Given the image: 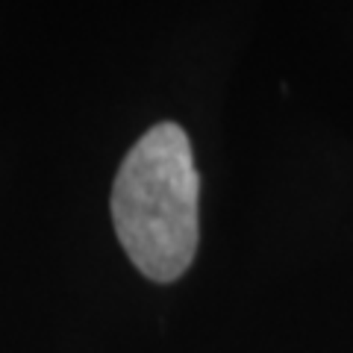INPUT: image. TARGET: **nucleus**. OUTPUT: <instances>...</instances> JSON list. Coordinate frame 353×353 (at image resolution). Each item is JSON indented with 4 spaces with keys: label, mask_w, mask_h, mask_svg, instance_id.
Here are the masks:
<instances>
[{
    "label": "nucleus",
    "mask_w": 353,
    "mask_h": 353,
    "mask_svg": "<svg viewBox=\"0 0 353 353\" xmlns=\"http://www.w3.org/2000/svg\"><path fill=\"white\" fill-rule=\"evenodd\" d=\"M201 176L192 141L157 124L124 157L112 185V221L130 262L157 283L183 277L197 250Z\"/></svg>",
    "instance_id": "1"
}]
</instances>
